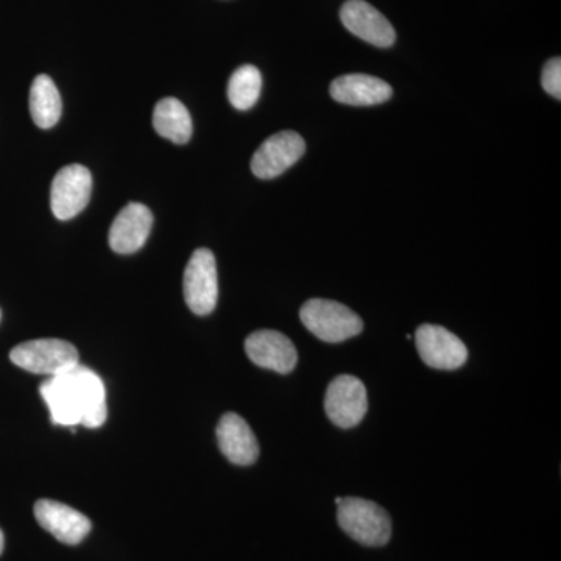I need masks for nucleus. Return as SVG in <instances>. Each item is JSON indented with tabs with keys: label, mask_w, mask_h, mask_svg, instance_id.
I'll list each match as a JSON object with an SVG mask.
<instances>
[{
	"label": "nucleus",
	"mask_w": 561,
	"mask_h": 561,
	"mask_svg": "<svg viewBox=\"0 0 561 561\" xmlns=\"http://www.w3.org/2000/svg\"><path fill=\"white\" fill-rule=\"evenodd\" d=\"M41 397L46 401L50 419L58 426L98 430L108 416L106 390L98 373L77 365L41 383Z\"/></svg>",
	"instance_id": "nucleus-1"
},
{
	"label": "nucleus",
	"mask_w": 561,
	"mask_h": 561,
	"mask_svg": "<svg viewBox=\"0 0 561 561\" xmlns=\"http://www.w3.org/2000/svg\"><path fill=\"white\" fill-rule=\"evenodd\" d=\"M337 507L339 526L353 540L370 548L389 542L391 518L381 505L362 497H343Z\"/></svg>",
	"instance_id": "nucleus-2"
},
{
	"label": "nucleus",
	"mask_w": 561,
	"mask_h": 561,
	"mask_svg": "<svg viewBox=\"0 0 561 561\" xmlns=\"http://www.w3.org/2000/svg\"><path fill=\"white\" fill-rule=\"evenodd\" d=\"M300 319L320 341L339 343L359 335L364 321L342 302L312 298L302 305Z\"/></svg>",
	"instance_id": "nucleus-3"
},
{
	"label": "nucleus",
	"mask_w": 561,
	"mask_h": 561,
	"mask_svg": "<svg viewBox=\"0 0 561 561\" xmlns=\"http://www.w3.org/2000/svg\"><path fill=\"white\" fill-rule=\"evenodd\" d=\"M10 360L22 370L54 378L79 365V351L60 339H38L14 346L10 351Z\"/></svg>",
	"instance_id": "nucleus-4"
},
{
	"label": "nucleus",
	"mask_w": 561,
	"mask_h": 561,
	"mask_svg": "<svg viewBox=\"0 0 561 561\" xmlns=\"http://www.w3.org/2000/svg\"><path fill=\"white\" fill-rule=\"evenodd\" d=\"M184 300L197 316H209L219 300L216 256L208 249H198L187 262L183 278Z\"/></svg>",
	"instance_id": "nucleus-5"
},
{
	"label": "nucleus",
	"mask_w": 561,
	"mask_h": 561,
	"mask_svg": "<svg viewBox=\"0 0 561 561\" xmlns=\"http://www.w3.org/2000/svg\"><path fill=\"white\" fill-rule=\"evenodd\" d=\"M324 411L335 426L351 430L368 411L367 389L356 376L341 375L328 386Z\"/></svg>",
	"instance_id": "nucleus-6"
},
{
	"label": "nucleus",
	"mask_w": 561,
	"mask_h": 561,
	"mask_svg": "<svg viewBox=\"0 0 561 561\" xmlns=\"http://www.w3.org/2000/svg\"><path fill=\"white\" fill-rule=\"evenodd\" d=\"M92 175L84 165L70 164L55 175L50 187V208L58 220L79 216L90 203Z\"/></svg>",
	"instance_id": "nucleus-7"
},
{
	"label": "nucleus",
	"mask_w": 561,
	"mask_h": 561,
	"mask_svg": "<svg viewBox=\"0 0 561 561\" xmlns=\"http://www.w3.org/2000/svg\"><path fill=\"white\" fill-rule=\"evenodd\" d=\"M415 345L424 364L435 370H457L468 360L467 345L437 324H421L415 332Z\"/></svg>",
	"instance_id": "nucleus-8"
},
{
	"label": "nucleus",
	"mask_w": 561,
	"mask_h": 561,
	"mask_svg": "<svg viewBox=\"0 0 561 561\" xmlns=\"http://www.w3.org/2000/svg\"><path fill=\"white\" fill-rule=\"evenodd\" d=\"M305 151V139L298 133H276L251 158V171L261 180L276 179L300 160Z\"/></svg>",
	"instance_id": "nucleus-9"
},
{
	"label": "nucleus",
	"mask_w": 561,
	"mask_h": 561,
	"mask_svg": "<svg viewBox=\"0 0 561 561\" xmlns=\"http://www.w3.org/2000/svg\"><path fill=\"white\" fill-rule=\"evenodd\" d=\"M245 353L254 365L287 375L297 367L298 353L294 342L283 332L262 330L247 337Z\"/></svg>",
	"instance_id": "nucleus-10"
},
{
	"label": "nucleus",
	"mask_w": 561,
	"mask_h": 561,
	"mask_svg": "<svg viewBox=\"0 0 561 561\" xmlns=\"http://www.w3.org/2000/svg\"><path fill=\"white\" fill-rule=\"evenodd\" d=\"M341 20L353 35L367 41L371 46L390 47L397 41L390 21L365 0H348L342 7Z\"/></svg>",
	"instance_id": "nucleus-11"
},
{
	"label": "nucleus",
	"mask_w": 561,
	"mask_h": 561,
	"mask_svg": "<svg viewBox=\"0 0 561 561\" xmlns=\"http://www.w3.org/2000/svg\"><path fill=\"white\" fill-rule=\"evenodd\" d=\"M35 518L44 530L70 546L79 545L92 529L90 518L83 513L51 500L36 502Z\"/></svg>",
	"instance_id": "nucleus-12"
},
{
	"label": "nucleus",
	"mask_w": 561,
	"mask_h": 561,
	"mask_svg": "<svg viewBox=\"0 0 561 561\" xmlns=\"http://www.w3.org/2000/svg\"><path fill=\"white\" fill-rule=\"evenodd\" d=\"M153 216L142 203H128L111 225L108 241L114 253L131 254L146 245Z\"/></svg>",
	"instance_id": "nucleus-13"
},
{
	"label": "nucleus",
	"mask_w": 561,
	"mask_h": 561,
	"mask_svg": "<svg viewBox=\"0 0 561 561\" xmlns=\"http://www.w3.org/2000/svg\"><path fill=\"white\" fill-rule=\"evenodd\" d=\"M217 442L231 463L249 467L260 457V443L249 423L238 413L228 412L217 424Z\"/></svg>",
	"instance_id": "nucleus-14"
},
{
	"label": "nucleus",
	"mask_w": 561,
	"mask_h": 561,
	"mask_svg": "<svg viewBox=\"0 0 561 561\" xmlns=\"http://www.w3.org/2000/svg\"><path fill=\"white\" fill-rule=\"evenodd\" d=\"M331 98L335 102L351 106L381 105L393 95L387 81L367 73H348L332 81Z\"/></svg>",
	"instance_id": "nucleus-15"
},
{
	"label": "nucleus",
	"mask_w": 561,
	"mask_h": 561,
	"mask_svg": "<svg viewBox=\"0 0 561 561\" xmlns=\"http://www.w3.org/2000/svg\"><path fill=\"white\" fill-rule=\"evenodd\" d=\"M153 128L161 138L183 146V144L190 142L192 136L190 111L179 99H161L154 106Z\"/></svg>",
	"instance_id": "nucleus-16"
},
{
	"label": "nucleus",
	"mask_w": 561,
	"mask_h": 561,
	"mask_svg": "<svg viewBox=\"0 0 561 561\" xmlns=\"http://www.w3.org/2000/svg\"><path fill=\"white\" fill-rule=\"evenodd\" d=\"M32 119L43 130L55 127L62 113L61 95L54 80L46 73H39L32 83L31 90Z\"/></svg>",
	"instance_id": "nucleus-17"
},
{
	"label": "nucleus",
	"mask_w": 561,
	"mask_h": 561,
	"mask_svg": "<svg viewBox=\"0 0 561 561\" xmlns=\"http://www.w3.org/2000/svg\"><path fill=\"white\" fill-rule=\"evenodd\" d=\"M262 90L260 69L245 65L232 72L228 81V101L236 110L247 111L256 105Z\"/></svg>",
	"instance_id": "nucleus-18"
},
{
	"label": "nucleus",
	"mask_w": 561,
	"mask_h": 561,
	"mask_svg": "<svg viewBox=\"0 0 561 561\" xmlns=\"http://www.w3.org/2000/svg\"><path fill=\"white\" fill-rule=\"evenodd\" d=\"M541 84L549 95L560 101L561 98V60L560 58H552L546 62L542 69Z\"/></svg>",
	"instance_id": "nucleus-19"
},
{
	"label": "nucleus",
	"mask_w": 561,
	"mask_h": 561,
	"mask_svg": "<svg viewBox=\"0 0 561 561\" xmlns=\"http://www.w3.org/2000/svg\"><path fill=\"white\" fill-rule=\"evenodd\" d=\"M3 545H5V540H3V531L0 530V556H2L3 552Z\"/></svg>",
	"instance_id": "nucleus-20"
},
{
	"label": "nucleus",
	"mask_w": 561,
	"mask_h": 561,
	"mask_svg": "<svg viewBox=\"0 0 561 561\" xmlns=\"http://www.w3.org/2000/svg\"><path fill=\"white\" fill-rule=\"evenodd\" d=\"M342 497H335V504H341Z\"/></svg>",
	"instance_id": "nucleus-21"
},
{
	"label": "nucleus",
	"mask_w": 561,
	"mask_h": 561,
	"mask_svg": "<svg viewBox=\"0 0 561 561\" xmlns=\"http://www.w3.org/2000/svg\"><path fill=\"white\" fill-rule=\"evenodd\" d=\"M0 319H2V312H0Z\"/></svg>",
	"instance_id": "nucleus-22"
}]
</instances>
